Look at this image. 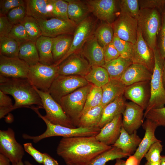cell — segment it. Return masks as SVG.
Segmentation results:
<instances>
[{
  "label": "cell",
  "instance_id": "cell-8",
  "mask_svg": "<svg viewBox=\"0 0 165 165\" xmlns=\"http://www.w3.org/2000/svg\"><path fill=\"white\" fill-rule=\"evenodd\" d=\"M34 87L41 98L43 108L46 112V115L43 116L46 119L53 124L72 128H76L61 105L52 97L49 92H43Z\"/></svg>",
  "mask_w": 165,
  "mask_h": 165
},
{
  "label": "cell",
  "instance_id": "cell-20",
  "mask_svg": "<svg viewBox=\"0 0 165 165\" xmlns=\"http://www.w3.org/2000/svg\"><path fill=\"white\" fill-rule=\"evenodd\" d=\"M142 126L145 130V135L133 155L137 159L139 164L151 145L160 140L155 135V130L158 127L155 123L146 119Z\"/></svg>",
  "mask_w": 165,
  "mask_h": 165
},
{
  "label": "cell",
  "instance_id": "cell-34",
  "mask_svg": "<svg viewBox=\"0 0 165 165\" xmlns=\"http://www.w3.org/2000/svg\"><path fill=\"white\" fill-rule=\"evenodd\" d=\"M84 77L89 83L101 88L110 79L106 69L102 66H98L91 67L90 71Z\"/></svg>",
  "mask_w": 165,
  "mask_h": 165
},
{
  "label": "cell",
  "instance_id": "cell-37",
  "mask_svg": "<svg viewBox=\"0 0 165 165\" xmlns=\"http://www.w3.org/2000/svg\"><path fill=\"white\" fill-rule=\"evenodd\" d=\"M94 35L103 48L112 42L114 33L111 24L104 22L94 31Z\"/></svg>",
  "mask_w": 165,
  "mask_h": 165
},
{
  "label": "cell",
  "instance_id": "cell-10",
  "mask_svg": "<svg viewBox=\"0 0 165 165\" xmlns=\"http://www.w3.org/2000/svg\"><path fill=\"white\" fill-rule=\"evenodd\" d=\"M24 151V147L16 141L12 129L0 130V153L7 157L12 164L22 161Z\"/></svg>",
  "mask_w": 165,
  "mask_h": 165
},
{
  "label": "cell",
  "instance_id": "cell-25",
  "mask_svg": "<svg viewBox=\"0 0 165 165\" xmlns=\"http://www.w3.org/2000/svg\"><path fill=\"white\" fill-rule=\"evenodd\" d=\"M126 86L120 80L110 79L101 88L102 99L101 105L104 107L123 95Z\"/></svg>",
  "mask_w": 165,
  "mask_h": 165
},
{
  "label": "cell",
  "instance_id": "cell-24",
  "mask_svg": "<svg viewBox=\"0 0 165 165\" xmlns=\"http://www.w3.org/2000/svg\"><path fill=\"white\" fill-rule=\"evenodd\" d=\"M141 140L137 131L130 134L122 126L119 137L112 146L120 148L123 152L130 156L136 151Z\"/></svg>",
  "mask_w": 165,
  "mask_h": 165
},
{
  "label": "cell",
  "instance_id": "cell-53",
  "mask_svg": "<svg viewBox=\"0 0 165 165\" xmlns=\"http://www.w3.org/2000/svg\"><path fill=\"white\" fill-rule=\"evenodd\" d=\"M13 25L9 21L6 15L0 14V37L7 36Z\"/></svg>",
  "mask_w": 165,
  "mask_h": 165
},
{
  "label": "cell",
  "instance_id": "cell-17",
  "mask_svg": "<svg viewBox=\"0 0 165 165\" xmlns=\"http://www.w3.org/2000/svg\"><path fill=\"white\" fill-rule=\"evenodd\" d=\"M144 110L135 103H126L123 115L122 126L129 134L136 131L143 123Z\"/></svg>",
  "mask_w": 165,
  "mask_h": 165
},
{
  "label": "cell",
  "instance_id": "cell-14",
  "mask_svg": "<svg viewBox=\"0 0 165 165\" xmlns=\"http://www.w3.org/2000/svg\"><path fill=\"white\" fill-rule=\"evenodd\" d=\"M83 55L78 52L68 57L59 65V75L84 77L90 71L91 66Z\"/></svg>",
  "mask_w": 165,
  "mask_h": 165
},
{
  "label": "cell",
  "instance_id": "cell-59",
  "mask_svg": "<svg viewBox=\"0 0 165 165\" xmlns=\"http://www.w3.org/2000/svg\"><path fill=\"white\" fill-rule=\"evenodd\" d=\"M160 164V165H165V156H161Z\"/></svg>",
  "mask_w": 165,
  "mask_h": 165
},
{
  "label": "cell",
  "instance_id": "cell-6",
  "mask_svg": "<svg viewBox=\"0 0 165 165\" xmlns=\"http://www.w3.org/2000/svg\"><path fill=\"white\" fill-rule=\"evenodd\" d=\"M92 86L90 84L80 88L63 97L60 100V104L76 127Z\"/></svg>",
  "mask_w": 165,
  "mask_h": 165
},
{
  "label": "cell",
  "instance_id": "cell-7",
  "mask_svg": "<svg viewBox=\"0 0 165 165\" xmlns=\"http://www.w3.org/2000/svg\"><path fill=\"white\" fill-rule=\"evenodd\" d=\"M59 65H47L39 62L30 66L27 79L38 89L48 92L53 82L59 75Z\"/></svg>",
  "mask_w": 165,
  "mask_h": 165
},
{
  "label": "cell",
  "instance_id": "cell-1",
  "mask_svg": "<svg viewBox=\"0 0 165 165\" xmlns=\"http://www.w3.org/2000/svg\"><path fill=\"white\" fill-rule=\"evenodd\" d=\"M112 147L97 140L95 136H81L62 138L56 151L66 164L88 165L97 156Z\"/></svg>",
  "mask_w": 165,
  "mask_h": 165
},
{
  "label": "cell",
  "instance_id": "cell-4",
  "mask_svg": "<svg viewBox=\"0 0 165 165\" xmlns=\"http://www.w3.org/2000/svg\"><path fill=\"white\" fill-rule=\"evenodd\" d=\"M153 50L155 64L150 81V96L144 112V118L150 110L161 108L165 105V89L162 79L164 60L161 56L157 46Z\"/></svg>",
  "mask_w": 165,
  "mask_h": 165
},
{
  "label": "cell",
  "instance_id": "cell-40",
  "mask_svg": "<svg viewBox=\"0 0 165 165\" xmlns=\"http://www.w3.org/2000/svg\"><path fill=\"white\" fill-rule=\"evenodd\" d=\"M102 99V88L92 85L87 96L81 115L88 110L101 105Z\"/></svg>",
  "mask_w": 165,
  "mask_h": 165
},
{
  "label": "cell",
  "instance_id": "cell-28",
  "mask_svg": "<svg viewBox=\"0 0 165 165\" xmlns=\"http://www.w3.org/2000/svg\"><path fill=\"white\" fill-rule=\"evenodd\" d=\"M53 38L41 36L35 42L39 62L47 65L54 64L52 53Z\"/></svg>",
  "mask_w": 165,
  "mask_h": 165
},
{
  "label": "cell",
  "instance_id": "cell-38",
  "mask_svg": "<svg viewBox=\"0 0 165 165\" xmlns=\"http://www.w3.org/2000/svg\"><path fill=\"white\" fill-rule=\"evenodd\" d=\"M49 0V8L52 17L70 20L68 16V2L66 0Z\"/></svg>",
  "mask_w": 165,
  "mask_h": 165
},
{
  "label": "cell",
  "instance_id": "cell-44",
  "mask_svg": "<svg viewBox=\"0 0 165 165\" xmlns=\"http://www.w3.org/2000/svg\"><path fill=\"white\" fill-rule=\"evenodd\" d=\"M161 141H156L150 147L144 157L147 161L151 162H158L160 161V154L163 150V146Z\"/></svg>",
  "mask_w": 165,
  "mask_h": 165
},
{
  "label": "cell",
  "instance_id": "cell-11",
  "mask_svg": "<svg viewBox=\"0 0 165 165\" xmlns=\"http://www.w3.org/2000/svg\"><path fill=\"white\" fill-rule=\"evenodd\" d=\"M95 23L92 18L88 17L79 23L74 33L70 48L66 55L58 61L56 65H59L71 55L78 52L86 42L94 35Z\"/></svg>",
  "mask_w": 165,
  "mask_h": 165
},
{
  "label": "cell",
  "instance_id": "cell-60",
  "mask_svg": "<svg viewBox=\"0 0 165 165\" xmlns=\"http://www.w3.org/2000/svg\"><path fill=\"white\" fill-rule=\"evenodd\" d=\"M144 165H160V162H151L147 161Z\"/></svg>",
  "mask_w": 165,
  "mask_h": 165
},
{
  "label": "cell",
  "instance_id": "cell-22",
  "mask_svg": "<svg viewBox=\"0 0 165 165\" xmlns=\"http://www.w3.org/2000/svg\"><path fill=\"white\" fill-rule=\"evenodd\" d=\"M82 54L91 67L102 66L105 64L104 49L93 35L83 47Z\"/></svg>",
  "mask_w": 165,
  "mask_h": 165
},
{
  "label": "cell",
  "instance_id": "cell-45",
  "mask_svg": "<svg viewBox=\"0 0 165 165\" xmlns=\"http://www.w3.org/2000/svg\"><path fill=\"white\" fill-rule=\"evenodd\" d=\"M161 25L158 36L157 46L161 56L165 60V5L161 12Z\"/></svg>",
  "mask_w": 165,
  "mask_h": 165
},
{
  "label": "cell",
  "instance_id": "cell-55",
  "mask_svg": "<svg viewBox=\"0 0 165 165\" xmlns=\"http://www.w3.org/2000/svg\"><path fill=\"white\" fill-rule=\"evenodd\" d=\"M126 165H139L137 159L133 155L130 156L126 161Z\"/></svg>",
  "mask_w": 165,
  "mask_h": 165
},
{
  "label": "cell",
  "instance_id": "cell-9",
  "mask_svg": "<svg viewBox=\"0 0 165 165\" xmlns=\"http://www.w3.org/2000/svg\"><path fill=\"white\" fill-rule=\"evenodd\" d=\"M89 84L83 77L59 75L53 82L48 92L60 104L62 97Z\"/></svg>",
  "mask_w": 165,
  "mask_h": 165
},
{
  "label": "cell",
  "instance_id": "cell-48",
  "mask_svg": "<svg viewBox=\"0 0 165 165\" xmlns=\"http://www.w3.org/2000/svg\"><path fill=\"white\" fill-rule=\"evenodd\" d=\"M20 6H25V0H0V14L6 15L12 9Z\"/></svg>",
  "mask_w": 165,
  "mask_h": 165
},
{
  "label": "cell",
  "instance_id": "cell-63",
  "mask_svg": "<svg viewBox=\"0 0 165 165\" xmlns=\"http://www.w3.org/2000/svg\"><path fill=\"white\" fill-rule=\"evenodd\" d=\"M66 165H72V164H67Z\"/></svg>",
  "mask_w": 165,
  "mask_h": 165
},
{
  "label": "cell",
  "instance_id": "cell-56",
  "mask_svg": "<svg viewBox=\"0 0 165 165\" xmlns=\"http://www.w3.org/2000/svg\"><path fill=\"white\" fill-rule=\"evenodd\" d=\"M10 162V161L7 157L0 153V165H11Z\"/></svg>",
  "mask_w": 165,
  "mask_h": 165
},
{
  "label": "cell",
  "instance_id": "cell-49",
  "mask_svg": "<svg viewBox=\"0 0 165 165\" xmlns=\"http://www.w3.org/2000/svg\"><path fill=\"white\" fill-rule=\"evenodd\" d=\"M10 98L0 90V118L12 111L13 106Z\"/></svg>",
  "mask_w": 165,
  "mask_h": 165
},
{
  "label": "cell",
  "instance_id": "cell-41",
  "mask_svg": "<svg viewBox=\"0 0 165 165\" xmlns=\"http://www.w3.org/2000/svg\"><path fill=\"white\" fill-rule=\"evenodd\" d=\"M119 2L121 13L137 19L140 10L139 0H122Z\"/></svg>",
  "mask_w": 165,
  "mask_h": 165
},
{
  "label": "cell",
  "instance_id": "cell-21",
  "mask_svg": "<svg viewBox=\"0 0 165 165\" xmlns=\"http://www.w3.org/2000/svg\"><path fill=\"white\" fill-rule=\"evenodd\" d=\"M122 115L115 117L106 124L96 136L97 140L108 145H112L119 137L122 126Z\"/></svg>",
  "mask_w": 165,
  "mask_h": 165
},
{
  "label": "cell",
  "instance_id": "cell-62",
  "mask_svg": "<svg viewBox=\"0 0 165 165\" xmlns=\"http://www.w3.org/2000/svg\"><path fill=\"white\" fill-rule=\"evenodd\" d=\"M25 165H33L28 161H25L24 162Z\"/></svg>",
  "mask_w": 165,
  "mask_h": 165
},
{
  "label": "cell",
  "instance_id": "cell-30",
  "mask_svg": "<svg viewBox=\"0 0 165 165\" xmlns=\"http://www.w3.org/2000/svg\"><path fill=\"white\" fill-rule=\"evenodd\" d=\"M73 37L71 35L64 34L52 38V53L54 64L68 52L70 48Z\"/></svg>",
  "mask_w": 165,
  "mask_h": 165
},
{
  "label": "cell",
  "instance_id": "cell-16",
  "mask_svg": "<svg viewBox=\"0 0 165 165\" xmlns=\"http://www.w3.org/2000/svg\"><path fill=\"white\" fill-rule=\"evenodd\" d=\"M30 66L18 57L0 54V75L15 78H27Z\"/></svg>",
  "mask_w": 165,
  "mask_h": 165
},
{
  "label": "cell",
  "instance_id": "cell-26",
  "mask_svg": "<svg viewBox=\"0 0 165 165\" xmlns=\"http://www.w3.org/2000/svg\"><path fill=\"white\" fill-rule=\"evenodd\" d=\"M25 2L27 15L36 20L52 18L49 8V0H26Z\"/></svg>",
  "mask_w": 165,
  "mask_h": 165
},
{
  "label": "cell",
  "instance_id": "cell-52",
  "mask_svg": "<svg viewBox=\"0 0 165 165\" xmlns=\"http://www.w3.org/2000/svg\"><path fill=\"white\" fill-rule=\"evenodd\" d=\"M25 151L29 154L37 163L42 164L43 159V153L35 149L31 143H26L23 145Z\"/></svg>",
  "mask_w": 165,
  "mask_h": 165
},
{
  "label": "cell",
  "instance_id": "cell-31",
  "mask_svg": "<svg viewBox=\"0 0 165 165\" xmlns=\"http://www.w3.org/2000/svg\"><path fill=\"white\" fill-rule=\"evenodd\" d=\"M69 19L77 25L88 17L90 12L86 4L79 0H67Z\"/></svg>",
  "mask_w": 165,
  "mask_h": 165
},
{
  "label": "cell",
  "instance_id": "cell-35",
  "mask_svg": "<svg viewBox=\"0 0 165 165\" xmlns=\"http://www.w3.org/2000/svg\"><path fill=\"white\" fill-rule=\"evenodd\" d=\"M128 156H130L123 152L120 148L112 146L110 149L96 157L88 165H105L110 160L126 158Z\"/></svg>",
  "mask_w": 165,
  "mask_h": 165
},
{
  "label": "cell",
  "instance_id": "cell-47",
  "mask_svg": "<svg viewBox=\"0 0 165 165\" xmlns=\"http://www.w3.org/2000/svg\"><path fill=\"white\" fill-rule=\"evenodd\" d=\"M26 15L25 6H20L11 10L6 16L10 22L14 25L20 23Z\"/></svg>",
  "mask_w": 165,
  "mask_h": 165
},
{
  "label": "cell",
  "instance_id": "cell-33",
  "mask_svg": "<svg viewBox=\"0 0 165 165\" xmlns=\"http://www.w3.org/2000/svg\"><path fill=\"white\" fill-rule=\"evenodd\" d=\"M18 57L30 66L39 62V55L35 42L29 41L20 43Z\"/></svg>",
  "mask_w": 165,
  "mask_h": 165
},
{
  "label": "cell",
  "instance_id": "cell-46",
  "mask_svg": "<svg viewBox=\"0 0 165 165\" xmlns=\"http://www.w3.org/2000/svg\"><path fill=\"white\" fill-rule=\"evenodd\" d=\"M144 118L152 121L158 126L165 127V106L150 110Z\"/></svg>",
  "mask_w": 165,
  "mask_h": 165
},
{
  "label": "cell",
  "instance_id": "cell-13",
  "mask_svg": "<svg viewBox=\"0 0 165 165\" xmlns=\"http://www.w3.org/2000/svg\"><path fill=\"white\" fill-rule=\"evenodd\" d=\"M111 25L114 35L134 44L136 42L138 27L137 19L120 13L117 19Z\"/></svg>",
  "mask_w": 165,
  "mask_h": 165
},
{
  "label": "cell",
  "instance_id": "cell-61",
  "mask_svg": "<svg viewBox=\"0 0 165 165\" xmlns=\"http://www.w3.org/2000/svg\"><path fill=\"white\" fill-rule=\"evenodd\" d=\"M24 164L22 162V161H21L20 162H19L14 164H13L12 165H24Z\"/></svg>",
  "mask_w": 165,
  "mask_h": 165
},
{
  "label": "cell",
  "instance_id": "cell-3",
  "mask_svg": "<svg viewBox=\"0 0 165 165\" xmlns=\"http://www.w3.org/2000/svg\"><path fill=\"white\" fill-rule=\"evenodd\" d=\"M33 110L45 123L46 126L45 131L42 134L36 136H32L23 134V138L25 139L31 140L36 143L45 138L54 137L61 136L63 138H70L81 136H96L101 129L98 127L92 128L76 127L72 128L59 125L53 124L46 119L39 112V107H32Z\"/></svg>",
  "mask_w": 165,
  "mask_h": 165
},
{
  "label": "cell",
  "instance_id": "cell-18",
  "mask_svg": "<svg viewBox=\"0 0 165 165\" xmlns=\"http://www.w3.org/2000/svg\"><path fill=\"white\" fill-rule=\"evenodd\" d=\"M117 1L89 0L85 1L90 12L97 18L111 24L114 21Z\"/></svg>",
  "mask_w": 165,
  "mask_h": 165
},
{
  "label": "cell",
  "instance_id": "cell-43",
  "mask_svg": "<svg viewBox=\"0 0 165 165\" xmlns=\"http://www.w3.org/2000/svg\"><path fill=\"white\" fill-rule=\"evenodd\" d=\"M7 36L20 43L30 41L24 27L21 23L14 25Z\"/></svg>",
  "mask_w": 165,
  "mask_h": 165
},
{
  "label": "cell",
  "instance_id": "cell-5",
  "mask_svg": "<svg viewBox=\"0 0 165 165\" xmlns=\"http://www.w3.org/2000/svg\"><path fill=\"white\" fill-rule=\"evenodd\" d=\"M161 19V12L157 9H140L137 18L138 27L143 38L153 50L157 46Z\"/></svg>",
  "mask_w": 165,
  "mask_h": 165
},
{
  "label": "cell",
  "instance_id": "cell-12",
  "mask_svg": "<svg viewBox=\"0 0 165 165\" xmlns=\"http://www.w3.org/2000/svg\"><path fill=\"white\" fill-rule=\"evenodd\" d=\"M37 20L42 35L52 38L62 35H72L77 26L71 20H65L54 17Z\"/></svg>",
  "mask_w": 165,
  "mask_h": 165
},
{
  "label": "cell",
  "instance_id": "cell-32",
  "mask_svg": "<svg viewBox=\"0 0 165 165\" xmlns=\"http://www.w3.org/2000/svg\"><path fill=\"white\" fill-rule=\"evenodd\" d=\"M104 108L101 105L88 110L82 114L78 120L76 127H97L102 118Z\"/></svg>",
  "mask_w": 165,
  "mask_h": 165
},
{
  "label": "cell",
  "instance_id": "cell-50",
  "mask_svg": "<svg viewBox=\"0 0 165 165\" xmlns=\"http://www.w3.org/2000/svg\"><path fill=\"white\" fill-rule=\"evenodd\" d=\"M140 9H157L161 12L165 5V0H139Z\"/></svg>",
  "mask_w": 165,
  "mask_h": 165
},
{
  "label": "cell",
  "instance_id": "cell-57",
  "mask_svg": "<svg viewBox=\"0 0 165 165\" xmlns=\"http://www.w3.org/2000/svg\"><path fill=\"white\" fill-rule=\"evenodd\" d=\"M114 165H126V161L121 159H116V162Z\"/></svg>",
  "mask_w": 165,
  "mask_h": 165
},
{
  "label": "cell",
  "instance_id": "cell-29",
  "mask_svg": "<svg viewBox=\"0 0 165 165\" xmlns=\"http://www.w3.org/2000/svg\"><path fill=\"white\" fill-rule=\"evenodd\" d=\"M133 63L131 59L120 56L105 63L102 67L107 70L110 79L120 80L126 70Z\"/></svg>",
  "mask_w": 165,
  "mask_h": 165
},
{
  "label": "cell",
  "instance_id": "cell-36",
  "mask_svg": "<svg viewBox=\"0 0 165 165\" xmlns=\"http://www.w3.org/2000/svg\"><path fill=\"white\" fill-rule=\"evenodd\" d=\"M20 44L9 37H0V54L10 57H18Z\"/></svg>",
  "mask_w": 165,
  "mask_h": 165
},
{
  "label": "cell",
  "instance_id": "cell-27",
  "mask_svg": "<svg viewBox=\"0 0 165 165\" xmlns=\"http://www.w3.org/2000/svg\"><path fill=\"white\" fill-rule=\"evenodd\" d=\"M126 103L125 98L122 95L105 106L101 119L97 127L102 128L116 116L122 115Z\"/></svg>",
  "mask_w": 165,
  "mask_h": 165
},
{
  "label": "cell",
  "instance_id": "cell-54",
  "mask_svg": "<svg viewBox=\"0 0 165 165\" xmlns=\"http://www.w3.org/2000/svg\"><path fill=\"white\" fill-rule=\"evenodd\" d=\"M43 159L42 164L44 165H59L57 161L48 154L43 153Z\"/></svg>",
  "mask_w": 165,
  "mask_h": 165
},
{
  "label": "cell",
  "instance_id": "cell-42",
  "mask_svg": "<svg viewBox=\"0 0 165 165\" xmlns=\"http://www.w3.org/2000/svg\"><path fill=\"white\" fill-rule=\"evenodd\" d=\"M119 52L120 56L131 59L134 50V44L123 40L114 35L112 41Z\"/></svg>",
  "mask_w": 165,
  "mask_h": 165
},
{
  "label": "cell",
  "instance_id": "cell-23",
  "mask_svg": "<svg viewBox=\"0 0 165 165\" xmlns=\"http://www.w3.org/2000/svg\"><path fill=\"white\" fill-rule=\"evenodd\" d=\"M152 74L144 66L133 63L126 70L120 80L127 86L139 82L150 81Z\"/></svg>",
  "mask_w": 165,
  "mask_h": 165
},
{
  "label": "cell",
  "instance_id": "cell-51",
  "mask_svg": "<svg viewBox=\"0 0 165 165\" xmlns=\"http://www.w3.org/2000/svg\"><path fill=\"white\" fill-rule=\"evenodd\" d=\"M105 63L120 57L119 54L112 42L103 48Z\"/></svg>",
  "mask_w": 165,
  "mask_h": 165
},
{
  "label": "cell",
  "instance_id": "cell-58",
  "mask_svg": "<svg viewBox=\"0 0 165 165\" xmlns=\"http://www.w3.org/2000/svg\"><path fill=\"white\" fill-rule=\"evenodd\" d=\"M162 79L164 87L165 89V60H164L163 72H162Z\"/></svg>",
  "mask_w": 165,
  "mask_h": 165
},
{
  "label": "cell",
  "instance_id": "cell-39",
  "mask_svg": "<svg viewBox=\"0 0 165 165\" xmlns=\"http://www.w3.org/2000/svg\"><path fill=\"white\" fill-rule=\"evenodd\" d=\"M24 27L30 41L35 42L41 36V31L37 20L26 15L20 23Z\"/></svg>",
  "mask_w": 165,
  "mask_h": 165
},
{
  "label": "cell",
  "instance_id": "cell-15",
  "mask_svg": "<svg viewBox=\"0 0 165 165\" xmlns=\"http://www.w3.org/2000/svg\"><path fill=\"white\" fill-rule=\"evenodd\" d=\"M131 60L133 63L141 64L152 73L155 64L153 50L147 44L142 37L139 27H138L137 38L134 44V50Z\"/></svg>",
  "mask_w": 165,
  "mask_h": 165
},
{
  "label": "cell",
  "instance_id": "cell-19",
  "mask_svg": "<svg viewBox=\"0 0 165 165\" xmlns=\"http://www.w3.org/2000/svg\"><path fill=\"white\" fill-rule=\"evenodd\" d=\"M123 95L125 98L145 110L150 98V81L139 82L126 86Z\"/></svg>",
  "mask_w": 165,
  "mask_h": 165
},
{
  "label": "cell",
  "instance_id": "cell-2",
  "mask_svg": "<svg viewBox=\"0 0 165 165\" xmlns=\"http://www.w3.org/2000/svg\"><path fill=\"white\" fill-rule=\"evenodd\" d=\"M0 90L12 95L15 102L12 111L22 107L31 108L36 105L43 108L41 98L27 78H15L0 75Z\"/></svg>",
  "mask_w": 165,
  "mask_h": 165
}]
</instances>
